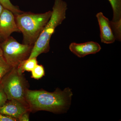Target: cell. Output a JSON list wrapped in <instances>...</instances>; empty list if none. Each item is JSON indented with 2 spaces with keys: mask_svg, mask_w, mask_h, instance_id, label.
Listing matches in <instances>:
<instances>
[{
  "mask_svg": "<svg viewBox=\"0 0 121 121\" xmlns=\"http://www.w3.org/2000/svg\"><path fill=\"white\" fill-rule=\"evenodd\" d=\"M1 83L8 100L17 99L28 105L25 97L27 82L23 75L18 73L17 67H13Z\"/></svg>",
  "mask_w": 121,
  "mask_h": 121,
  "instance_id": "obj_5",
  "label": "cell"
},
{
  "mask_svg": "<svg viewBox=\"0 0 121 121\" xmlns=\"http://www.w3.org/2000/svg\"><path fill=\"white\" fill-rule=\"evenodd\" d=\"M52 11L43 13L26 12L14 15L18 28L23 35V44L33 45L50 20Z\"/></svg>",
  "mask_w": 121,
  "mask_h": 121,
  "instance_id": "obj_3",
  "label": "cell"
},
{
  "mask_svg": "<svg viewBox=\"0 0 121 121\" xmlns=\"http://www.w3.org/2000/svg\"><path fill=\"white\" fill-rule=\"evenodd\" d=\"M67 9V4L63 0H55L50 20L33 45L28 58H36L40 54L49 51L51 37L56 28L66 19Z\"/></svg>",
  "mask_w": 121,
  "mask_h": 121,
  "instance_id": "obj_2",
  "label": "cell"
},
{
  "mask_svg": "<svg viewBox=\"0 0 121 121\" xmlns=\"http://www.w3.org/2000/svg\"><path fill=\"white\" fill-rule=\"evenodd\" d=\"M69 48L73 54L81 58L98 52L101 49V47L97 42L90 41L83 43H71L69 45Z\"/></svg>",
  "mask_w": 121,
  "mask_h": 121,
  "instance_id": "obj_8",
  "label": "cell"
},
{
  "mask_svg": "<svg viewBox=\"0 0 121 121\" xmlns=\"http://www.w3.org/2000/svg\"><path fill=\"white\" fill-rule=\"evenodd\" d=\"M33 45L21 44L9 36L0 43L3 57L12 67H17L21 61L28 59Z\"/></svg>",
  "mask_w": 121,
  "mask_h": 121,
  "instance_id": "obj_4",
  "label": "cell"
},
{
  "mask_svg": "<svg viewBox=\"0 0 121 121\" xmlns=\"http://www.w3.org/2000/svg\"><path fill=\"white\" fill-rule=\"evenodd\" d=\"M4 9V7L2 6V5L0 3V16L1 15V13H2Z\"/></svg>",
  "mask_w": 121,
  "mask_h": 121,
  "instance_id": "obj_19",
  "label": "cell"
},
{
  "mask_svg": "<svg viewBox=\"0 0 121 121\" xmlns=\"http://www.w3.org/2000/svg\"><path fill=\"white\" fill-rule=\"evenodd\" d=\"M72 95L69 87L63 91L58 88L53 92L42 90H31L27 88L25 97L30 112L45 111L60 114L65 112L69 109Z\"/></svg>",
  "mask_w": 121,
  "mask_h": 121,
  "instance_id": "obj_1",
  "label": "cell"
},
{
  "mask_svg": "<svg viewBox=\"0 0 121 121\" xmlns=\"http://www.w3.org/2000/svg\"><path fill=\"white\" fill-rule=\"evenodd\" d=\"M31 78L39 79L43 78L45 75L44 68L42 65H36L31 71Z\"/></svg>",
  "mask_w": 121,
  "mask_h": 121,
  "instance_id": "obj_15",
  "label": "cell"
},
{
  "mask_svg": "<svg viewBox=\"0 0 121 121\" xmlns=\"http://www.w3.org/2000/svg\"><path fill=\"white\" fill-rule=\"evenodd\" d=\"M12 68L7 63L3 56L0 57V83Z\"/></svg>",
  "mask_w": 121,
  "mask_h": 121,
  "instance_id": "obj_13",
  "label": "cell"
},
{
  "mask_svg": "<svg viewBox=\"0 0 121 121\" xmlns=\"http://www.w3.org/2000/svg\"><path fill=\"white\" fill-rule=\"evenodd\" d=\"M3 56V52L1 48L0 47V57Z\"/></svg>",
  "mask_w": 121,
  "mask_h": 121,
  "instance_id": "obj_20",
  "label": "cell"
},
{
  "mask_svg": "<svg viewBox=\"0 0 121 121\" xmlns=\"http://www.w3.org/2000/svg\"><path fill=\"white\" fill-rule=\"evenodd\" d=\"M0 3L4 9L11 11L14 15L20 14L24 12L21 10L19 7L13 5L10 0H0Z\"/></svg>",
  "mask_w": 121,
  "mask_h": 121,
  "instance_id": "obj_14",
  "label": "cell"
},
{
  "mask_svg": "<svg viewBox=\"0 0 121 121\" xmlns=\"http://www.w3.org/2000/svg\"><path fill=\"white\" fill-rule=\"evenodd\" d=\"M14 32H20L15 16L11 11L4 8L0 16V35L4 40Z\"/></svg>",
  "mask_w": 121,
  "mask_h": 121,
  "instance_id": "obj_6",
  "label": "cell"
},
{
  "mask_svg": "<svg viewBox=\"0 0 121 121\" xmlns=\"http://www.w3.org/2000/svg\"><path fill=\"white\" fill-rule=\"evenodd\" d=\"M18 119L0 113V121H16Z\"/></svg>",
  "mask_w": 121,
  "mask_h": 121,
  "instance_id": "obj_17",
  "label": "cell"
},
{
  "mask_svg": "<svg viewBox=\"0 0 121 121\" xmlns=\"http://www.w3.org/2000/svg\"><path fill=\"white\" fill-rule=\"evenodd\" d=\"M112 9L113 16L112 21H117L121 19V0H108Z\"/></svg>",
  "mask_w": 121,
  "mask_h": 121,
  "instance_id": "obj_11",
  "label": "cell"
},
{
  "mask_svg": "<svg viewBox=\"0 0 121 121\" xmlns=\"http://www.w3.org/2000/svg\"><path fill=\"white\" fill-rule=\"evenodd\" d=\"M3 41V40L2 39V37L0 35V43H1V42H2Z\"/></svg>",
  "mask_w": 121,
  "mask_h": 121,
  "instance_id": "obj_21",
  "label": "cell"
},
{
  "mask_svg": "<svg viewBox=\"0 0 121 121\" xmlns=\"http://www.w3.org/2000/svg\"><path fill=\"white\" fill-rule=\"evenodd\" d=\"M8 100L7 96L4 90L1 83H0V108L3 106Z\"/></svg>",
  "mask_w": 121,
  "mask_h": 121,
  "instance_id": "obj_16",
  "label": "cell"
},
{
  "mask_svg": "<svg viewBox=\"0 0 121 121\" xmlns=\"http://www.w3.org/2000/svg\"><path fill=\"white\" fill-rule=\"evenodd\" d=\"M110 24L115 40L121 41V19L113 21H111Z\"/></svg>",
  "mask_w": 121,
  "mask_h": 121,
  "instance_id": "obj_12",
  "label": "cell"
},
{
  "mask_svg": "<svg viewBox=\"0 0 121 121\" xmlns=\"http://www.w3.org/2000/svg\"><path fill=\"white\" fill-rule=\"evenodd\" d=\"M37 64L36 58L27 59L19 64L17 67V71L21 74L25 71L31 72Z\"/></svg>",
  "mask_w": 121,
  "mask_h": 121,
  "instance_id": "obj_10",
  "label": "cell"
},
{
  "mask_svg": "<svg viewBox=\"0 0 121 121\" xmlns=\"http://www.w3.org/2000/svg\"><path fill=\"white\" fill-rule=\"evenodd\" d=\"M30 111L28 105L14 99L7 100L0 108V113L18 119L24 113Z\"/></svg>",
  "mask_w": 121,
  "mask_h": 121,
  "instance_id": "obj_7",
  "label": "cell"
},
{
  "mask_svg": "<svg viewBox=\"0 0 121 121\" xmlns=\"http://www.w3.org/2000/svg\"><path fill=\"white\" fill-rule=\"evenodd\" d=\"M96 17L99 24L102 43L107 44L113 43L115 39L111 28L110 21L101 12L97 13Z\"/></svg>",
  "mask_w": 121,
  "mask_h": 121,
  "instance_id": "obj_9",
  "label": "cell"
},
{
  "mask_svg": "<svg viewBox=\"0 0 121 121\" xmlns=\"http://www.w3.org/2000/svg\"><path fill=\"white\" fill-rule=\"evenodd\" d=\"M29 112H30V111H27L23 114L18 119V121H29Z\"/></svg>",
  "mask_w": 121,
  "mask_h": 121,
  "instance_id": "obj_18",
  "label": "cell"
}]
</instances>
